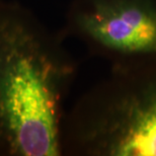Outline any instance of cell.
<instances>
[{
	"instance_id": "3",
	"label": "cell",
	"mask_w": 156,
	"mask_h": 156,
	"mask_svg": "<svg viewBox=\"0 0 156 156\" xmlns=\"http://www.w3.org/2000/svg\"><path fill=\"white\" fill-rule=\"evenodd\" d=\"M58 32L111 64L156 57V0H71Z\"/></svg>"
},
{
	"instance_id": "2",
	"label": "cell",
	"mask_w": 156,
	"mask_h": 156,
	"mask_svg": "<svg viewBox=\"0 0 156 156\" xmlns=\"http://www.w3.org/2000/svg\"><path fill=\"white\" fill-rule=\"evenodd\" d=\"M65 156H156V57L111 64L66 111Z\"/></svg>"
},
{
	"instance_id": "1",
	"label": "cell",
	"mask_w": 156,
	"mask_h": 156,
	"mask_svg": "<svg viewBox=\"0 0 156 156\" xmlns=\"http://www.w3.org/2000/svg\"><path fill=\"white\" fill-rule=\"evenodd\" d=\"M64 43L18 0H0V156H62L78 72Z\"/></svg>"
}]
</instances>
